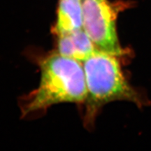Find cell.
I'll return each instance as SVG.
<instances>
[{"label": "cell", "mask_w": 151, "mask_h": 151, "mask_svg": "<svg viewBox=\"0 0 151 151\" xmlns=\"http://www.w3.org/2000/svg\"><path fill=\"white\" fill-rule=\"evenodd\" d=\"M40 82L22 106L23 115L60 103H84L87 88L83 63L53 52L41 62Z\"/></svg>", "instance_id": "cell-1"}, {"label": "cell", "mask_w": 151, "mask_h": 151, "mask_svg": "<svg viewBox=\"0 0 151 151\" xmlns=\"http://www.w3.org/2000/svg\"><path fill=\"white\" fill-rule=\"evenodd\" d=\"M118 56L96 50L83 62L87 88L85 123L90 126L99 109L116 100L140 102L122 72Z\"/></svg>", "instance_id": "cell-2"}, {"label": "cell", "mask_w": 151, "mask_h": 151, "mask_svg": "<svg viewBox=\"0 0 151 151\" xmlns=\"http://www.w3.org/2000/svg\"><path fill=\"white\" fill-rule=\"evenodd\" d=\"M83 28L97 50L122 56L116 31L118 6L109 0H81Z\"/></svg>", "instance_id": "cell-3"}, {"label": "cell", "mask_w": 151, "mask_h": 151, "mask_svg": "<svg viewBox=\"0 0 151 151\" xmlns=\"http://www.w3.org/2000/svg\"><path fill=\"white\" fill-rule=\"evenodd\" d=\"M97 50L89 36L83 29L57 36L56 52L83 63Z\"/></svg>", "instance_id": "cell-4"}, {"label": "cell", "mask_w": 151, "mask_h": 151, "mask_svg": "<svg viewBox=\"0 0 151 151\" xmlns=\"http://www.w3.org/2000/svg\"><path fill=\"white\" fill-rule=\"evenodd\" d=\"M81 0H60L52 32L56 36L67 35L83 29Z\"/></svg>", "instance_id": "cell-5"}]
</instances>
